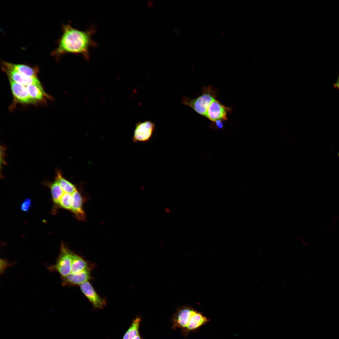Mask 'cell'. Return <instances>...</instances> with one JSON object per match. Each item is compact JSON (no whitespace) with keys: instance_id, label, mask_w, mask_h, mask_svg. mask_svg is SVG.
<instances>
[{"instance_id":"obj_10","label":"cell","mask_w":339,"mask_h":339,"mask_svg":"<svg viewBox=\"0 0 339 339\" xmlns=\"http://www.w3.org/2000/svg\"><path fill=\"white\" fill-rule=\"evenodd\" d=\"M91 269H87L76 273H71L65 277H61L63 286L81 285L92 278Z\"/></svg>"},{"instance_id":"obj_21","label":"cell","mask_w":339,"mask_h":339,"mask_svg":"<svg viewBox=\"0 0 339 339\" xmlns=\"http://www.w3.org/2000/svg\"><path fill=\"white\" fill-rule=\"evenodd\" d=\"M223 120H218L213 122L215 124L216 128L222 129L223 128Z\"/></svg>"},{"instance_id":"obj_20","label":"cell","mask_w":339,"mask_h":339,"mask_svg":"<svg viewBox=\"0 0 339 339\" xmlns=\"http://www.w3.org/2000/svg\"><path fill=\"white\" fill-rule=\"evenodd\" d=\"M31 201L30 199L27 198L24 199L21 206V210L24 212L29 211L31 206Z\"/></svg>"},{"instance_id":"obj_24","label":"cell","mask_w":339,"mask_h":339,"mask_svg":"<svg viewBox=\"0 0 339 339\" xmlns=\"http://www.w3.org/2000/svg\"><path fill=\"white\" fill-rule=\"evenodd\" d=\"M133 339H141L139 334L135 337Z\"/></svg>"},{"instance_id":"obj_8","label":"cell","mask_w":339,"mask_h":339,"mask_svg":"<svg viewBox=\"0 0 339 339\" xmlns=\"http://www.w3.org/2000/svg\"><path fill=\"white\" fill-rule=\"evenodd\" d=\"M80 286L81 291L94 308L102 309L105 305V299L99 295L89 281Z\"/></svg>"},{"instance_id":"obj_23","label":"cell","mask_w":339,"mask_h":339,"mask_svg":"<svg viewBox=\"0 0 339 339\" xmlns=\"http://www.w3.org/2000/svg\"><path fill=\"white\" fill-rule=\"evenodd\" d=\"M334 86L335 88L339 89V76L336 82L334 84Z\"/></svg>"},{"instance_id":"obj_5","label":"cell","mask_w":339,"mask_h":339,"mask_svg":"<svg viewBox=\"0 0 339 339\" xmlns=\"http://www.w3.org/2000/svg\"><path fill=\"white\" fill-rule=\"evenodd\" d=\"M2 69L7 75L8 78L13 81L25 86L35 84L43 88L38 77H29L22 74L9 67L6 62L2 61Z\"/></svg>"},{"instance_id":"obj_16","label":"cell","mask_w":339,"mask_h":339,"mask_svg":"<svg viewBox=\"0 0 339 339\" xmlns=\"http://www.w3.org/2000/svg\"><path fill=\"white\" fill-rule=\"evenodd\" d=\"M55 180L60 185L64 193L72 194L77 191L76 186L64 178L62 173L58 169L56 170Z\"/></svg>"},{"instance_id":"obj_3","label":"cell","mask_w":339,"mask_h":339,"mask_svg":"<svg viewBox=\"0 0 339 339\" xmlns=\"http://www.w3.org/2000/svg\"><path fill=\"white\" fill-rule=\"evenodd\" d=\"M73 252L63 243L61 245L60 254L55 265L48 266L51 271H56L61 277H65L71 273Z\"/></svg>"},{"instance_id":"obj_2","label":"cell","mask_w":339,"mask_h":339,"mask_svg":"<svg viewBox=\"0 0 339 339\" xmlns=\"http://www.w3.org/2000/svg\"><path fill=\"white\" fill-rule=\"evenodd\" d=\"M218 94L216 88L210 85L204 86L202 88L201 95L194 99L183 96L181 103L190 107L197 113L205 117L209 105L216 99Z\"/></svg>"},{"instance_id":"obj_17","label":"cell","mask_w":339,"mask_h":339,"mask_svg":"<svg viewBox=\"0 0 339 339\" xmlns=\"http://www.w3.org/2000/svg\"><path fill=\"white\" fill-rule=\"evenodd\" d=\"M53 202L56 204H58L61 197L64 193L59 183L56 180L53 182L48 183Z\"/></svg>"},{"instance_id":"obj_15","label":"cell","mask_w":339,"mask_h":339,"mask_svg":"<svg viewBox=\"0 0 339 339\" xmlns=\"http://www.w3.org/2000/svg\"><path fill=\"white\" fill-rule=\"evenodd\" d=\"M25 87L30 96L37 103L44 102L45 97H49L43 88L36 85L30 84Z\"/></svg>"},{"instance_id":"obj_1","label":"cell","mask_w":339,"mask_h":339,"mask_svg":"<svg viewBox=\"0 0 339 339\" xmlns=\"http://www.w3.org/2000/svg\"><path fill=\"white\" fill-rule=\"evenodd\" d=\"M62 29L57 46L51 52V55L58 60L65 54L72 53L81 55L85 59L89 60L90 48L97 46L92 38L96 31L95 27L92 26L83 31L75 28L70 23H67L62 25Z\"/></svg>"},{"instance_id":"obj_18","label":"cell","mask_w":339,"mask_h":339,"mask_svg":"<svg viewBox=\"0 0 339 339\" xmlns=\"http://www.w3.org/2000/svg\"><path fill=\"white\" fill-rule=\"evenodd\" d=\"M141 320V318L137 317L133 320L122 339H133L139 334L138 328Z\"/></svg>"},{"instance_id":"obj_6","label":"cell","mask_w":339,"mask_h":339,"mask_svg":"<svg viewBox=\"0 0 339 339\" xmlns=\"http://www.w3.org/2000/svg\"><path fill=\"white\" fill-rule=\"evenodd\" d=\"M231 110V107L225 106L215 99L209 105L205 117L213 122L218 120L226 121L228 120V114Z\"/></svg>"},{"instance_id":"obj_7","label":"cell","mask_w":339,"mask_h":339,"mask_svg":"<svg viewBox=\"0 0 339 339\" xmlns=\"http://www.w3.org/2000/svg\"><path fill=\"white\" fill-rule=\"evenodd\" d=\"M11 90L15 101L20 103L30 104L37 103L30 95L25 86L8 78Z\"/></svg>"},{"instance_id":"obj_9","label":"cell","mask_w":339,"mask_h":339,"mask_svg":"<svg viewBox=\"0 0 339 339\" xmlns=\"http://www.w3.org/2000/svg\"><path fill=\"white\" fill-rule=\"evenodd\" d=\"M195 310L188 306H183L179 309L174 316L173 328L180 327L185 329Z\"/></svg>"},{"instance_id":"obj_12","label":"cell","mask_w":339,"mask_h":339,"mask_svg":"<svg viewBox=\"0 0 339 339\" xmlns=\"http://www.w3.org/2000/svg\"><path fill=\"white\" fill-rule=\"evenodd\" d=\"M201 313L195 310L191 316L186 327V332H188L198 328L209 321Z\"/></svg>"},{"instance_id":"obj_19","label":"cell","mask_w":339,"mask_h":339,"mask_svg":"<svg viewBox=\"0 0 339 339\" xmlns=\"http://www.w3.org/2000/svg\"><path fill=\"white\" fill-rule=\"evenodd\" d=\"M72 199V194L64 193L60 199L58 204L63 208L70 210Z\"/></svg>"},{"instance_id":"obj_14","label":"cell","mask_w":339,"mask_h":339,"mask_svg":"<svg viewBox=\"0 0 339 339\" xmlns=\"http://www.w3.org/2000/svg\"><path fill=\"white\" fill-rule=\"evenodd\" d=\"M87 269H91V266L89 262L81 256L73 253L71 273H78Z\"/></svg>"},{"instance_id":"obj_25","label":"cell","mask_w":339,"mask_h":339,"mask_svg":"<svg viewBox=\"0 0 339 339\" xmlns=\"http://www.w3.org/2000/svg\"><path fill=\"white\" fill-rule=\"evenodd\" d=\"M174 32L177 35H178V34H179L178 30H177L176 29H174Z\"/></svg>"},{"instance_id":"obj_11","label":"cell","mask_w":339,"mask_h":339,"mask_svg":"<svg viewBox=\"0 0 339 339\" xmlns=\"http://www.w3.org/2000/svg\"><path fill=\"white\" fill-rule=\"evenodd\" d=\"M72 196L70 211L72 212L78 219L82 220H84L85 215L83 208V197L78 191L73 192L72 194Z\"/></svg>"},{"instance_id":"obj_26","label":"cell","mask_w":339,"mask_h":339,"mask_svg":"<svg viewBox=\"0 0 339 339\" xmlns=\"http://www.w3.org/2000/svg\"><path fill=\"white\" fill-rule=\"evenodd\" d=\"M338 156L339 157V153H338Z\"/></svg>"},{"instance_id":"obj_13","label":"cell","mask_w":339,"mask_h":339,"mask_svg":"<svg viewBox=\"0 0 339 339\" xmlns=\"http://www.w3.org/2000/svg\"><path fill=\"white\" fill-rule=\"evenodd\" d=\"M11 68L19 73L29 77H37L38 71L37 67H32L24 64H16L6 62Z\"/></svg>"},{"instance_id":"obj_22","label":"cell","mask_w":339,"mask_h":339,"mask_svg":"<svg viewBox=\"0 0 339 339\" xmlns=\"http://www.w3.org/2000/svg\"><path fill=\"white\" fill-rule=\"evenodd\" d=\"M153 4L154 3L153 1L148 0L147 1V5L149 8H152L153 5Z\"/></svg>"},{"instance_id":"obj_4","label":"cell","mask_w":339,"mask_h":339,"mask_svg":"<svg viewBox=\"0 0 339 339\" xmlns=\"http://www.w3.org/2000/svg\"><path fill=\"white\" fill-rule=\"evenodd\" d=\"M155 129V124L150 120L138 122L135 125L132 138L133 142L145 143L149 142Z\"/></svg>"}]
</instances>
